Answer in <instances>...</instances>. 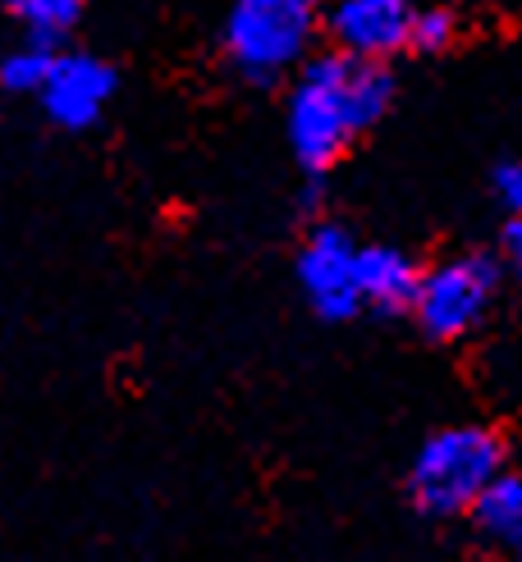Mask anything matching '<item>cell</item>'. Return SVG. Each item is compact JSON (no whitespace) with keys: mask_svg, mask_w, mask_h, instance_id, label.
<instances>
[{"mask_svg":"<svg viewBox=\"0 0 522 562\" xmlns=\"http://www.w3.org/2000/svg\"><path fill=\"white\" fill-rule=\"evenodd\" d=\"M115 92H120V74L110 60H101L92 50H55V65L37 97L55 128L78 133V128H92L105 115Z\"/></svg>","mask_w":522,"mask_h":562,"instance_id":"cell-6","label":"cell"},{"mask_svg":"<svg viewBox=\"0 0 522 562\" xmlns=\"http://www.w3.org/2000/svg\"><path fill=\"white\" fill-rule=\"evenodd\" d=\"M55 50H60V46L27 37L10 55H0V88L14 92V97H37L46 74H51V65H55Z\"/></svg>","mask_w":522,"mask_h":562,"instance_id":"cell-11","label":"cell"},{"mask_svg":"<svg viewBox=\"0 0 522 562\" xmlns=\"http://www.w3.org/2000/svg\"><path fill=\"white\" fill-rule=\"evenodd\" d=\"M321 27L325 14L316 0H234L220 23V55L243 82L270 88L293 78V69L312 55Z\"/></svg>","mask_w":522,"mask_h":562,"instance_id":"cell-3","label":"cell"},{"mask_svg":"<svg viewBox=\"0 0 522 562\" xmlns=\"http://www.w3.org/2000/svg\"><path fill=\"white\" fill-rule=\"evenodd\" d=\"M395 74L385 60L348 50L308 55L285 97V137L302 175L325 179L363 137L390 115Z\"/></svg>","mask_w":522,"mask_h":562,"instance_id":"cell-1","label":"cell"},{"mask_svg":"<svg viewBox=\"0 0 522 562\" xmlns=\"http://www.w3.org/2000/svg\"><path fill=\"white\" fill-rule=\"evenodd\" d=\"M509 467V439L486 420L431 430L408 462V498L422 517H467L481 490Z\"/></svg>","mask_w":522,"mask_h":562,"instance_id":"cell-2","label":"cell"},{"mask_svg":"<svg viewBox=\"0 0 522 562\" xmlns=\"http://www.w3.org/2000/svg\"><path fill=\"white\" fill-rule=\"evenodd\" d=\"M458 37H463V19L449 5H426V10L412 14L408 50H418V55H445L449 46H458Z\"/></svg>","mask_w":522,"mask_h":562,"instance_id":"cell-12","label":"cell"},{"mask_svg":"<svg viewBox=\"0 0 522 562\" xmlns=\"http://www.w3.org/2000/svg\"><path fill=\"white\" fill-rule=\"evenodd\" d=\"M490 196L504 215H522V160H500L490 170Z\"/></svg>","mask_w":522,"mask_h":562,"instance_id":"cell-13","label":"cell"},{"mask_svg":"<svg viewBox=\"0 0 522 562\" xmlns=\"http://www.w3.org/2000/svg\"><path fill=\"white\" fill-rule=\"evenodd\" d=\"M422 266L395 243H363L357 247V289L363 306L380 316H408L412 297H418Z\"/></svg>","mask_w":522,"mask_h":562,"instance_id":"cell-8","label":"cell"},{"mask_svg":"<svg viewBox=\"0 0 522 562\" xmlns=\"http://www.w3.org/2000/svg\"><path fill=\"white\" fill-rule=\"evenodd\" d=\"M504 261L522 274V215H509L504 224Z\"/></svg>","mask_w":522,"mask_h":562,"instance_id":"cell-14","label":"cell"},{"mask_svg":"<svg viewBox=\"0 0 522 562\" xmlns=\"http://www.w3.org/2000/svg\"><path fill=\"white\" fill-rule=\"evenodd\" d=\"M357 243L344 224L321 220L308 229L298 247V289L321 321H353L363 312V289H357Z\"/></svg>","mask_w":522,"mask_h":562,"instance_id":"cell-5","label":"cell"},{"mask_svg":"<svg viewBox=\"0 0 522 562\" xmlns=\"http://www.w3.org/2000/svg\"><path fill=\"white\" fill-rule=\"evenodd\" d=\"M500 289H504V261L495 251L481 247L449 251V257L422 266L418 297H412L408 316L418 321L426 339L458 344L486 325L495 302H500Z\"/></svg>","mask_w":522,"mask_h":562,"instance_id":"cell-4","label":"cell"},{"mask_svg":"<svg viewBox=\"0 0 522 562\" xmlns=\"http://www.w3.org/2000/svg\"><path fill=\"white\" fill-rule=\"evenodd\" d=\"M5 10L19 19V27L27 37L60 46L74 27L82 23V10L88 0H5Z\"/></svg>","mask_w":522,"mask_h":562,"instance_id":"cell-10","label":"cell"},{"mask_svg":"<svg viewBox=\"0 0 522 562\" xmlns=\"http://www.w3.org/2000/svg\"><path fill=\"white\" fill-rule=\"evenodd\" d=\"M412 14L418 5L412 0H335L325 14L321 33L330 37L335 50L363 55V60H385L408 50L412 37Z\"/></svg>","mask_w":522,"mask_h":562,"instance_id":"cell-7","label":"cell"},{"mask_svg":"<svg viewBox=\"0 0 522 562\" xmlns=\"http://www.w3.org/2000/svg\"><path fill=\"white\" fill-rule=\"evenodd\" d=\"M467 521H473V536L504 553V558H522V467H504L495 481L481 490V498L473 503V513H467Z\"/></svg>","mask_w":522,"mask_h":562,"instance_id":"cell-9","label":"cell"}]
</instances>
